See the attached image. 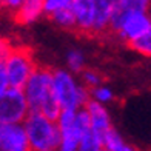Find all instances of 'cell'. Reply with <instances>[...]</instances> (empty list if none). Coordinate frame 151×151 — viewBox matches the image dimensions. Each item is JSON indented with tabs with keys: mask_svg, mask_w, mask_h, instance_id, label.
<instances>
[{
	"mask_svg": "<svg viewBox=\"0 0 151 151\" xmlns=\"http://www.w3.org/2000/svg\"><path fill=\"white\" fill-rule=\"evenodd\" d=\"M74 0H45V12L50 14V12L65 8V6H70Z\"/></svg>",
	"mask_w": 151,
	"mask_h": 151,
	"instance_id": "obj_19",
	"label": "cell"
},
{
	"mask_svg": "<svg viewBox=\"0 0 151 151\" xmlns=\"http://www.w3.org/2000/svg\"><path fill=\"white\" fill-rule=\"evenodd\" d=\"M50 20H52L56 25L62 26L65 29H76V16L73 11V6H65V8L56 9L48 14Z\"/></svg>",
	"mask_w": 151,
	"mask_h": 151,
	"instance_id": "obj_12",
	"label": "cell"
},
{
	"mask_svg": "<svg viewBox=\"0 0 151 151\" xmlns=\"http://www.w3.org/2000/svg\"><path fill=\"white\" fill-rule=\"evenodd\" d=\"M86 108L91 114V128L102 139V142H104V134L111 128V125H109V117L105 111V108L99 104V100H90L86 104Z\"/></svg>",
	"mask_w": 151,
	"mask_h": 151,
	"instance_id": "obj_10",
	"label": "cell"
},
{
	"mask_svg": "<svg viewBox=\"0 0 151 151\" xmlns=\"http://www.w3.org/2000/svg\"><path fill=\"white\" fill-rule=\"evenodd\" d=\"M8 88H9V79L8 73H6V65L5 62H0V96L5 94Z\"/></svg>",
	"mask_w": 151,
	"mask_h": 151,
	"instance_id": "obj_20",
	"label": "cell"
},
{
	"mask_svg": "<svg viewBox=\"0 0 151 151\" xmlns=\"http://www.w3.org/2000/svg\"><path fill=\"white\" fill-rule=\"evenodd\" d=\"M94 96H96V99H97L99 102H108V100L113 99L111 91L106 90V88H99V86L94 90Z\"/></svg>",
	"mask_w": 151,
	"mask_h": 151,
	"instance_id": "obj_24",
	"label": "cell"
},
{
	"mask_svg": "<svg viewBox=\"0 0 151 151\" xmlns=\"http://www.w3.org/2000/svg\"><path fill=\"white\" fill-rule=\"evenodd\" d=\"M83 79H85V82L90 86H93V88H97L99 86V83H100V76L99 74H96V73H93V71H85L83 73Z\"/></svg>",
	"mask_w": 151,
	"mask_h": 151,
	"instance_id": "obj_23",
	"label": "cell"
},
{
	"mask_svg": "<svg viewBox=\"0 0 151 151\" xmlns=\"http://www.w3.org/2000/svg\"><path fill=\"white\" fill-rule=\"evenodd\" d=\"M71 6L76 16V31L91 36L96 19V0H74Z\"/></svg>",
	"mask_w": 151,
	"mask_h": 151,
	"instance_id": "obj_8",
	"label": "cell"
},
{
	"mask_svg": "<svg viewBox=\"0 0 151 151\" xmlns=\"http://www.w3.org/2000/svg\"><path fill=\"white\" fill-rule=\"evenodd\" d=\"M54 90L60 100L62 108L79 109L86 106L90 94L85 88H77L70 74L63 70H54Z\"/></svg>",
	"mask_w": 151,
	"mask_h": 151,
	"instance_id": "obj_4",
	"label": "cell"
},
{
	"mask_svg": "<svg viewBox=\"0 0 151 151\" xmlns=\"http://www.w3.org/2000/svg\"><path fill=\"white\" fill-rule=\"evenodd\" d=\"M0 151H32L25 125L0 122Z\"/></svg>",
	"mask_w": 151,
	"mask_h": 151,
	"instance_id": "obj_6",
	"label": "cell"
},
{
	"mask_svg": "<svg viewBox=\"0 0 151 151\" xmlns=\"http://www.w3.org/2000/svg\"><path fill=\"white\" fill-rule=\"evenodd\" d=\"M150 28H151V16H148V12L131 11L127 14L117 36L125 42H129V40H134L140 37L142 34H145Z\"/></svg>",
	"mask_w": 151,
	"mask_h": 151,
	"instance_id": "obj_7",
	"label": "cell"
},
{
	"mask_svg": "<svg viewBox=\"0 0 151 151\" xmlns=\"http://www.w3.org/2000/svg\"><path fill=\"white\" fill-rule=\"evenodd\" d=\"M23 3H25V0H0V8L16 12Z\"/></svg>",
	"mask_w": 151,
	"mask_h": 151,
	"instance_id": "obj_22",
	"label": "cell"
},
{
	"mask_svg": "<svg viewBox=\"0 0 151 151\" xmlns=\"http://www.w3.org/2000/svg\"><path fill=\"white\" fill-rule=\"evenodd\" d=\"M54 88V70L48 65H37L28 83L25 86V96L28 100L29 113H40L42 104L50 91Z\"/></svg>",
	"mask_w": 151,
	"mask_h": 151,
	"instance_id": "obj_3",
	"label": "cell"
},
{
	"mask_svg": "<svg viewBox=\"0 0 151 151\" xmlns=\"http://www.w3.org/2000/svg\"><path fill=\"white\" fill-rule=\"evenodd\" d=\"M127 46L129 48V50L142 54V56L151 57V28L145 34H142L140 37L127 42Z\"/></svg>",
	"mask_w": 151,
	"mask_h": 151,
	"instance_id": "obj_14",
	"label": "cell"
},
{
	"mask_svg": "<svg viewBox=\"0 0 151 151\" xmlns=\"http://www.w3.org/2000/svg\"><path fill=\"white\" fill-rule=\"evenodd\" d=\"M32 151H59L62 131L57 122L46 119L42 113H29L23 122Z\"/></svg>",
	"mask_w": 151,
	"mask_h": 151,
	"instance_id": "obj_1",
	"label": "cell"
},
{
	"mask_svg": "<svg viewBox=\"0 0 151 151\" xmlns=\"http://www.w3.org/2000/svg\"><path fill=\"white\" fill-rule=\"evenodd\" d=\"M12 50V45L8 39L0 37V62H5L6 57L9 56V52Z\"/></svg>",
	"mask_w": 151,
	"mask_h": 151,
	"instance_id": "obj_21",
	"label": "cell"
},
{
	"mask_svg": "<svg viewBox=\"0 0 151 151\" xmlns=\"http://www.w3.org/2000/svg\"><path fill=\"white\" fill-rule=\"evenodd\" d=\"M39 2H45V0H39Z\"/></svg>",
	"mask_w": 151,
	"mask_h": 151,
	"instance_id": "obj_27",
	"label": "cell"
},
{
	"mask_svg": "<svg viewBox=\"0 0 151 151\" xmlns=\"http://www.w3.org/2000/svg\"><path fill=\"white\" fill-rule=\"evenodd\" d=\"M114 8L125 12V14H128L131 11L148 12L151 8V0H116Z\"/></svg>",
	"mask_w": 151,
	"mask_h": 151,
	"instance_id": "obj_13",
	"label": "cell"
},
{
	"mask_svg": "<svg viewBox=\"0 0 151 151\" xmlns=\"http://www.w3.org/2000/svg\"><path fill=\"white\" fill-rule=\"evenodd\" d=\"M116 0H96V19L91 37H102L109 34V23Z\"/></svg>",
	"mask_w": 151,
	"mask_h": 151,
	"instance_id": "obj_9",
	"label": "cell"
},
{
	"mask_svg": "<svg viewBox=\"0 0 151 151\" xmlns=\"http://www.w3.org/2000/svg\"><path fill=\"white\" fill-rule=\"evenodd\" d=\"M68 63H70L73 71H80L83 66V56L79 51H71L68 54Z\"/></svg>",
	"mask_w": 151,
	"mask_h": 151,
	"instance_id": "obj_18",
	"label": "cell"
},
{
	"mask_svg": "<svg viewBox=\"0 0 151 151\" xmlns=\"http://www.w3.org/2000/svg\"><path fill=\"white\" fill-rule=\"evenodd\" d=\"M76 116H77V109H71V108H63L60 113V117L57 120L60 131H63L66 128H71L76 125Z\"/></svg>",
	"mask_w": 151,
	"mask_h": 151,
	"instance_id": "obj_17",
	"label": "cell"
},
{
	"mask_svg": "<svg viewBox=\"0 0 151 151\" xmlns=\"http://www.w3.org/2000/svg\"><path fill=\"white\" fill-rule=\"evenodd\" d=\"M5 65L9 79V86L25 90L29 77L32 76L39 63L34 59V51L31 46L19 45L12 46L9 56L5 60Z\"/></svg>",
	"mask_w": 151,
	"mask_h": 151,
	"instance_id": "obj_2",
	"label": "cell"
},
{
	"mask_svg": "<svg viewBox=\"0 0 151 151\" xmlns=\"http://www.w3.org/2000/svg\"><path fill=\"white\" fill-rule=\"evenodd\" d=\"M42 12H45V2L25 0V3L14 12V22L17 25H29L42 16Z\"/></svg>",
	"mask_w": 151,
	"mask_h": 151,
	"instance_id": "obj_11",
	"label": "cell"
},
{
	"mask_svg": "<svg viewBox=\"0 0 151 151\" xmlns=\"http://www.w3.org/2000/svg\"><path fill=\"white\" fill-rule=\"evenodd\" d=\"M122 151H137L136 148H133V147H129V145H125L122 148Z\"/></svg>",
	"mask_w": 151,
	"mask_h": 151,
	"instance_id": "obj_25",
	"label": "cell"
},
{
	"mask_svg": "<svg viewBox=\"0 0 151 151\" xmlns=\"http://www.w3.org/2000/svg\"><path fill=\"white\" fill-rule=\"evenodd\" d=\"M102 148H104V142L94 133L93 128L83 133L79 143V151H100Z\"/></svg>",
	"mask_w": 151,
	"mask_h": 151,
	"instance_id": "obj_15",
	"label": "cell"
},
{
	"mask_svg": "<svg viewBox=\"0 0 151 151\" xmlns=\"http://www.w3.org/2000/svg\"><path fill=\"white\" fill-rule=\"evenodd\" d=\"M100 151H108V150H106V148H102V150H100Z\"/></svg>",
	"mask_w": 151,
	"mask_h": 151,
	"instance_id": "obj_26",
	"label": "cell"
},
{
	"mask_svg": "<svg viewBox=\"0 0 151 151\" xmlns=\"http://www.w3.org/2000/svg\"><path fill=\"white\" fill-rule=\"evenodd\" d=\"M29 114L28 100L23 90L8 88L0 96V122L2 123H23Z\"/></svg>",
	"mask_w": 151,
	"mask_h": 151,
	"instance_id": "obj_5",
	"label": "cell"
},
{
	"mask_svg": "<svg viewBox=\"0 0 151 151\" xmlns=\"http://www.w3.org/2000/svg\"><path fill=\"white\" fill-rule=\"evenodd\" d=\"M123 147L125 143L114 128H109L104 134V148H106L108 151H122Z\"/></svg>",
	"mask_w": 151,
	"mask_h": 151,
	"instance_id": "obj_16",
	"label": "cell"
}]
</instances>
